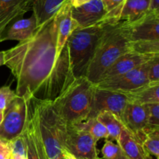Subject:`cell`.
<instances>
[{"label":"cell","instance_id":"1","mask_svg":"<svg viewBox=\"0 0 159 159\" xmlns=\"http://www.w3.org/2000/svg\"><path fill=\"white\" fill-rule=\"evenodd\" d=\"M55 15L30 38L3 51V65L16 81V94L25 99L55 100L75 80L66 44L57 54Z\"/></svg>","mask_w":159,"mask_h":159},{"label":"cell","instance_id":"2","mask_svg":"<svg viewBox=\"0 0 159 159\" xmlns=\"http://www.w3.org/2000/svg\"><path fill=\"white\" fill-rule=\"evenodd\" d=\"M104 30L98 43L85 78L94 85L120 56L131 51L128 23L120 21L103 23Z\"/></svg>","mask_w":159,"mask_h":159},{"label":"cell","instance_id":"3","mask_svg":"<svg viewBox=\"0 0 159 159\" xmlns=\"http://www.w3.org/2000/svg\"><path fill=\"white\" fill-rule=\"evenodd\" d=\"M94 89L95 85L86 78H79L51 102L67 126L80 124L88 119Z\"/></svg>","mask_w":159,"mask_h":159},{"label":"cell","instance_id":"4","mask_svg":"<svg viewBox=\"0 0 159 159\" xmlns=\"http://www.w3.org/2000/svg\"><path fill=\"white\" fill-rule=\"evenodd\" d=\"M104 24L78 27L67 40L70 66L75 79L85 77L101 36Z\"/></svg>","mask_w":159,"mask_h":159},{"label":"cell","instance_id":"5","mask_svg":"<svg viewBox=\"0 0 159 159\" xmlns=\"http://www.w3.org/2000/svg\"><path fill=\"white\" fill-rule=\"evenodd\" d=\"M40 137L48 159H57L64 152L67 125L51 102L34 99Z\"/></svg>","mask_w":159,"mask_h":159},{"label":"cell","instance_id":"6","mask_svg":"<svg viewBox=\"0 0 159 159\" xmlns=\"http://www.w3.org/2000/svg\"><path fill=\"white\" fill-rule=\"evenodd\" d=\"M29 99L16 96L9 103L0 124V139L9 141L23 134L27 120Z\"/></svg>","mask_w":159,"mask_h":159},{"label":"cell","instance_id":"7","mask_svg":"<svg viewBox=\"0 0 159 159\" xmlns=\"http://www.w3.org/2000/svg\"><path fill=\"white\" fill-rule=\"evenodd\" d=\"M96 141L81 124L67 126L64 150L75 159H96Z\"/></svg>","mask_w":159,"mask_h":159},{"label":"cell","instance_id":"8","mask_svg":"<svg viewBox=\"0 0 159 159\" xmlns=\"http://www.w3.org/2000/svg\"><path fill=\"white\" fill-rule=\"evenodd\" d=\"M148 61L122 75L102 81L95 85L99 89L118 92L124 94L131 93L150 82L148 75Z\"/></svg>","mask_w":159,"mask_h":159},{"label":"cell","instance_id":"9","mask_svg":"<svg viewBox=\"0 0 159 159\" xmlns=\"http://www.w3.org/2000/svg\"><path fill=\"white\" fill-rule=\"evenodd\" d=\"M128 101V98L124 93L99 89L95 85L88 119L96 118L102 112H110L120 119Z\"/></svg>","mask_w":159,"mask_h":159},{"label":"cell","instance_id":"10","mask_svg":"<svg viewBox=\"0 0 159 159\" xmlns=\"http://www.w3.org/2000/svg\"><path fill=\"white\" fill-rule=\"evenodd\" d=\"M23 134L26 141V159H48L40 137L34 99H29L27 120Z\"/></svg>","mask_w":159,"mask_h":159},{"label":"cell","instance_id":"11","mask_svg":"<svg viewBox=\"0 0 159 159\" xmlns=\"http://www.w3.org/2000/svg\"><path fill=\"white\" fill-rule=\"evenodd\" d=\"M128 27L131 41H159V12L148 11L139 20L132 23H128Z\"/></svg>","mask_w":159,"mask_h":159},{"label":"cell","instance_id":"12","mask_svg":"<svg viewBox=\"0 0 159 159\" xmlns=\"http://www.w3.org/2000/svg\"><path fill=\"white\" fill-rule=\"evenodd\" d=\"M107 11L101 0H92L89 2L71 8V16L79 27H88L102 23Z\"/></svg>","mask_w":159,"mask_h":159},{"label":"cell","instance_id":"13","mask_svg":"<svg viewBox=\"0 0 159 159\" xmlns=\"http://www.w3.org/2000/svg\"><path fill=\"white\" fill-rule=\"evenodd\" d=\"M120 120L124 127L134 136H137L148 125L147 105L128 101L121 115Z\"/></svg>","mask_w":159,"mask_h":159},{"label":"cell","instance_id":"14","mask_svg":"<svg viewBox=\"0 0 159 159\" xmlns=\"http://www.w3.org/2000/svg\"><path fill=\"white\" fill-rule=\"evenodd\" d=\"M159 55V54H157ZM157 55H144L134 51H129L119 57L103 74L100 82L107 81L125 74L146 63Z\"/></svg>","mask_w":159,"mask_h":159},{"label":"cell","instance_id":"15","mask_svg":"<svg viewBox=\"0 0 159 159\" xmlns=\"http://www.w3.org/2000/svg\"><path fill=\"white\" fill-rule=\"evenodd\" d=\"M71 8L70 0H65L55 14L57 33V54L58 56L61 55L71 33L79 27L78 23L71 16Z\"/></svg>","mask_w":159,"mask_h":159},{"label":"cell","instance_id":"16","mask_svg":"<svg viewBox=\"0 0 159 159\" xmlns=\"http://www.w3.org/2000/svg\"><path fill=\"white\" fill-rule=\"evenodd\" d=\"M33 0H0V36L6 28L32 9Z\"/></svg>","mask_w":159,"mask_h":159},{"label":"cell","instance_id":"17","mask_svg":"<svg viewBox=\"0 0 159 159\" xmlns=\"http://www.w3.org/2000/svg\"><path fill=\"white\" fill-rule=\"evenodd\" d=\"M37 28V20L34 14L29 18H21L9 25L0 36V42L5 40L23 41L30 38Z\"/></svg>","mask_w":159,"mask_h":159},{"label":"cell","instance_id":"18","mask_svg":"<svg viewBox=\"0 0 159 159\" xmlns=\"http://www.w3.org/2000/svg\"><path fill=\"white\" fill-rule=\"evenodd\" d=\"M116 142L127 159H146L148 153L144 151L142 144L124 127Z\"/></svg>","mask_w":159,"mask_h":159},{"label":"cell","instance_id":"19","mask_svg":"<svg viewBox=\"0 0 159 159\" xmlns=\"http://www.w3.org/2000/svg\"><path fill=\"white\" fill-rule=\"evenodd\" d=\"M65 0H33V14L37 20V26L52 18Z\"/></svg>","mask_w":159,"mask_h":159},{"label":"cell","instance_id":"20","mask_svg":"<svg viewBox=\"0 0 159 159\" xmlns=\"http://www.w3.org/2000/svg\"><path fill=\"white\" fill-rule=\"evenodd\" d=\"M150 0H125L118 22L134 23L148 12Z\"/></svg>","mask_w":159,"mask_h":159},{"label":"cell","instance_id":"21","mask_svg":"<svg viewBox=\"0 0 159 159\" xmlns=\"http://www.w3.org/2000/svg\"><path fill=\"white\" fill-rule=\"evenodd\" d=\"M125 95L129 101L142 105L159 103V82H149L141 88Z\"/></svg>","mask_w":159,"mask_h":159},{"label":"cell","instance_id":"22","mask_svg":"<svg viewBox=\"0 0 159 159\" xmlns=\"http://www.w3.org/2000/svg\"><path fill=\"white\" fill-rule=\"evenodd\" d=\"M96 119L102 123L107 129L109 135L108 139L116 142L124 128L120 119L110 112H102L99 113L96 116Z\"/></svg>","mask_w":159,"mask_h":159},{"label":"cell","instance_id":"23","mask_svg":"<svg viewBox=\"0 0 159 159\" xmlns=\"http://www.w3.org/2000/svg\"><path fill=\"white\" fill-rule=\"evenodd\" d=\"M142 145L144 151L156 159L159 158V127L147 126L144 129Z\"/></svg>","mask_w":159,"mask_h":159},{"label":"cell","instance_id":"24","mask_svg":"<svg viewBox=\"0 0 159 159\" xmlns=\"http://www.w3.org/2000/svg\"><path fill=\"white\" fill-rule=\"evenodd\" d=\"M107 11V16L101 23H115L119 20L125 0H101Z\"/></svg>","mask_w":159,"mask_h":159},{"label":"cell","instance_id":"25","mask_svg":"<svg viewBox=\"0 0 159 159\" xmlns=\"http://www.w3.org/2000/svg\"><path fill=\"white\" fill-rule=\"evenodd\" d=\"M84 129L87 130L93 136L95 141L97 142L101 139H108L109 135L107 129L103 124L99 122L96 118H89L85 122L80 124Z\"/></svg>","mask_w":159,"mask_h":159},{"label":"cell","instance_id":"26","mask_svg":"<svg viewBox=\"0 0 159 159\" xmlns=\"http://www.w3.org/2000/svg\"><path fill=\"white\" fill-rule=\"evenodd\" d=\"M130 49L132 51L144 55H157L159 54V41L157 40L131 41Z\"/></svg>","mask_w":159,"mask_h":159},{"label":"cell","instance_id":"27","mask_svg":"<svg viewBox=\"0 0 159 159\" xmlns=\"http://www.w3.org/2000/svg\"><path fill=\"white\" fill-rule=\"evenodd\" d=\"M102 158L101 159H127L117 142L107 139L101 149Z\"/></svg>","mask_w":159,"mask_h":159},{"label":"cell","instance_id":"28","mask_svg":"<svg viewBox=\"0 0 159 159\" xmlns=\"http://www.w3.org/2000/svg\"><path fill=\"white\" fill-rule=\"evenodd\" d=\"M9 144L12 155L26 158V141L23 134L9 141Z\"/></svg>","mask_w":159,"mask_h":159},{"label":"cell","instance_id":"29","mask_svg":"<svg viewBox=\"0 0 159 159\" xmlns=\"http://www.w3.org/2000/svg\"><path fill=\"white\" fill-rule=\"evenodd\" d=\"M15 97H16L15 91L11 89L9 86L0 88V112H4Z\"/></svg>","mask_w":159,"mask_h":159},{"label":"cell","instance_id":"30","mask_svg":"<svg viewBox=\"0 0 159 159\" xmlns=\"http://www.w3.org/2000/svg\"><path fill=\"white\" fill-rule=\"evenodd\" d=\"M148 125L159 127V103L148 104Z\"/></svg>","mask_w":159,"mask_h":159},{"label":"cell","instance_id":"31","mask_svg":"<svg viewBox=\"0 0 159 159\" xmlns=\"http://www.w3.org/2000/svg\"><path fill=\"white\" fill-rule=\"evenodd\" d=\"M148 75L150 82H159V55L148 61Z\"/></svg>","mask_w":159,"mask_h":159},{"label":"cell","instance_id":"32","mask_svg":"<svg viewBox=\"0 0 159 159\" xmlns=\"http://www.w3.org/2000/svg\"><path fill=\"white\" fill-rule=\"evenodd\" d=\"M12 152L9 141L0 139V159H10Z\"/></svg>","mask_w":159,"mask_h":159},{"label":"cell","instance_id":"33","mask_svg":"<svg viewBox=\"0 0 159 159\" xmlns=\"http://www.w3.org/2000/svg\"><path fill=\"white\" fill-rule=\"evenodd\" d=\"M90 1H92V0H76L75 2L71 4V6H72V7H78V6H82V5L89 2Z\"/></svg>","mask_w":159,"mask_h":159},{"label":"cell","instance_id":"34","mask_svg":"<svg viewBox=\"0 0 159 159\" xmlns=\"http://www.w3.org/2000/svg\"><path fill=\"white\" fill-rule=\"evenodd\" d=\"M3 51H0V66L3 65Z\"/></svg>","mask_w":159,"mask_h":159},{"label":"cell","instance_id":"35","mask_svg":"<svg viewBox=\"0 0 159 159\" xmlns=\"http://www.w3.org/2000/svg\"><path fill=\"white\" fill-rule=\"evenodd\" d=\"M10 159H26V158H23V157L18 156V155H11Z\"/></svg>","mask_w":159,"mask_h":159},{"label":"cell","instance_id":"36","mask_svg":"<svg viewBox=\"0 0 159 159\" xmlns=\"http://www.w3.org/2000/svg\"><path fill=\"white\" fill-rule=\"evenodd\" d=\"M65 157H66V159H75L74 157H72L71 155H69L68 152H65Z\"/></svg>","mask_w":159,"mask_h":159},{"label":"cell","instance_id":"37","mask_svg":"<svg viewBox=\"0 0 159 159\" xmlns=\"http://www.w3.org/2000/svg\"><path fill=\"white\" fill-rule=\"evenodd\" d=\"M57 159H66V157H65V151H64V152H63V153H62V155H60V156H59Z\"/></svg>","mask_w":159,"mask_h":159},{"label":"cell","instance_id":"38","mask_svg":"<svg viewBox=\"0 0 159 159\" xmlns=\"http://www.w3.org/2000/svg\"><path fill=\"white\" fill-rule=\"evenodd\" d=\"M3 113H4V112H0V124H1L2 121V119H3Z\"/></svg>","mask_w":159,"mask_h":159},{"label":"cell","instance_id":"39","mask_svg":"<svg viewBox=\"0 0 159 159\" xmlns=\"http://www.w3.org/2000/svg\"><path fill=\"white\" fill-rule=\"evenodd\" d=\"M146 159H153V157H152L151 155H149L148 154L147 157H146Z\"/></svg>","mask_w":159,"mask_h":159},{"label":"cell","instance_id":"40","mask_svg":"<svg viewBox=\"0 0 159 159\" xmlns=\"http://www.w3.org/2000/svg\"><path fill=\"white\" fill-rule=\"evenodd\" d=\"M75 1H76V0H70V2H71V4H72V3L75 2Z\"/></svg>","mask_w":159,"mask_h":159},{"label":"cell","instance_id":"41","mask_svg":"<svg viewBox=\"0 0 159 159\" xmlns=\"http://www.w3.org/2000/svg\"><path fill=\"white\" fill-rule=\"evenodd\" d=\"M96 159H100V158H96Z\"/></svg>","mask_w":159,"mask_h":159},{"label":"cell","instance_id":"42","mask_svg":"<svg viewBox=\"0 0 159 159\" xmlns=\"http://www.w3.org/2000/svg\"><path fill=\"white\" fill-rule=\"evenodd\" d=\"M100 159H101V158H100Z\"/></svg>","mask_w":159,"mask_h":159}]
</instances>
